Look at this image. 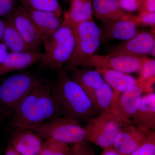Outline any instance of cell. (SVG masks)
Masks as SVG:
<instances>
[{"mask_svg":"<svg viewBox=\"0 0 155 155\" xmlns=\"http://www.w3.org/2000/svg\"><path fill=\"white\" fill-rule=\"evenodd\" d=\"M58 116L61 115L51 84L38 79L29 94L9 116V123L16 128L30 129Z\"/></svg>","mask_w":155,"mask_h":155,"instance_id":"cell-1","label":"cell"},{"mask_svg":"<svg viewBox=\"0 0 155 155\" xmlns=\"http://www.w3.org/2000/svg\"><path fill=\"white\" fill-rule=\"evenodd\" d=\"M51 87L61 116L79 123L95 116L88 95L66 71L59 70L56 83L51 84Z\"/></svg>","mask_w":155,"mask_h":155,"instance_id":"cell-2","label":"cell"},{"mask_svg":"<svg viewBox=\"0 0 155 155\" xmlns=\"http://www.w3.org/2000/svg\"><path fill=\"white\" fill-rule=\"evenodd\" d=\"M63 19L61 26L44 42V51L39 62L42 69L61 70L73 54L75 45V25L68 19Z\"/></svg>","mask_w":155,"mask_h":155,"instance_id":"cell-3","label":"cell"},{"mask_svg":"<svg viewBox=\"0 0 155 155\" xmlns=\"http://www.w3.org/2000/svg\"><path fill=\"white\" fill-rule=\"evenodd\" d=\"M75 50L64 69L67 72L81 66L94 55L105 39L94 19L75 25Z\"/></svg>","mask_w":155,"mask_h":155,"instance_id":"cell-4","label":"cell"},{"mask_svg":"<svg viewBox=\"0 0 155 155\" xmlns=\"http://www.w3.org/2000/svg\"><path fill=\"white\" fill-rule=\"evenodd\" d=\"M30 73L15 74L7 78L0 87V104L5 116L9 117L17 110L38 80Z\"/></svg>","mask_w":155,"mask_h":155,"instance_id":"cell-5","label":"cell"},{"mask_svg":"<svg viewBox=\"0 0 155 155\" xmlns=\"http://www.w3.org/2000/svg\"><path fill=\"white\" fill-rule=\"evenodd\" d=\"M30 129L45 140L52 139L67 144H75L86 139L84 127L80 123L63 116L53 118Z\"/></svg>","mask_w":155,"mask_h":155,"instance_id":"cell-6","label":"cell"},{"mask_svg":"<svg viewBox=\"0 0 155 155\" xmlns=\"http://www.w3.org/2000/svg\"><path fill=\"white\" fill-rule=\"evenodd\" d=\"M130 125L107 114L90 119L84 127L86 139L103 149L113 147L114 140L122 127Z\"/></svg>","mask_w":155,"mask_h":155,"instance_id":"cell-7","label":"cell"},{"mask_svg":"<svg viewBox=\"0 0 155 155\" xmlns=\"http://www.w3.org/2000/svg\"><path fill=\"white\" fill-rule=\"evenodd\" d=\"M147 58L113 54L107 55H93L84 61L81 66L106 68L129 74L140 72Z\"/></svg>","mask_w":155,"mask_h":155,"instance_id":"cell-8","label":"cell"},{"mask_svg":"<svg viewBox=\"0 0 155 155\" xmlns=\"http://www.w3.org/2000/svg\"><path fill=\"white\" fill-rule=\"evenodd\" d=\"M155 47V31L139 32L132 38L113 47L110 54L133 57H146Z\"/></svg>","mask_w":155,"mask_h":155,"instance_id":"cell-9","label":"cell"},{"mask_svg":"<svg viewBox=\"0 0 155 155\" xmlns=\"http://www.w3.org/2000/svg\"><path fill=\"white\" fill-rule=\"evenodd\" d=\"M11 17L14 25L29 48L38 51L43 45L44 38L27 10L22 5L18 6Z\"/></svg>","mask_w":155,"mask_h":155,"instance_id":"cell-10","label":"cell"},{"mask_svg":"<svg viewBox=\"0 0 155 155\" xmlns=\"http://www.w3.org/2000/svg\"><path fill=\"white\" fill-rule=\"evenodd\" d=\"M93 14L103 22L126 20L141 25L138 16L125 12L121 8L119 0H92Z\"/></svg>","mask_w":155,"mask_h":155,"instance_id":"cell-11","label":"cell"},{"mask_svg":"<svg viewBox=\"0 0 155 155\" xmlns=\"http://www.w3.org/2000/svg\"><path fill=\"white\" fill-rule=\"evenodd\" d=\"M152 132L140 130L132 124L126 125L117 134L113 147L123 155H129L146 140Z\"/></svg>","mask_w":155,"mask_h":155,"instance_id":"cell-12","label":"cell"},{"mask_svg":"<svg viewBox=\"0 0 155 155\" xmlns=\"http://www.w3.org/2000/svg\"><path fill=\"white\" fill-rule=\"evenodd\" d=\"M42 143L41 139L33 130L28 128H16L10 144L22 155H37Z\"/></svg>","mask_w":155,"mask_h":155,"instance_id":"cell-13","label":"cell"},{"mask_svg":"<svg viewBox=\"0 0 155 155\" xmlns=\"http://www.w3.org/2000/svg\"><path fill=\"white\" fill-rule=\"evenodd\" d=\"M131 124L140 130L154 131L155 129V93L147 94L142 97L140 104L132 118Z\"/></svg>","mask_w":155,"mask_h":155,"instance_id":"cell-14","label":"cell"},{"mask_svg":"<svg viewBox=\"0 0 155 155\" xmlns=\"http://www.w3.org/2000/svg\"><path fill=\"white\" fill-rule=\"evenodd\" d=\"M143 93L142 90L137 84L130 87L113 103L114 109L124 119L130 121L138 109Z\"/></svg>","mask_w":155,"mask_h":155,"instance_id":"cell-15","label":"cell"},{"mask_svg":"<svg viewBox=\"0 0 155 155\" xmlns=\"http://www.w3.org/2000/svg\"><path fill=\"white\" fill-rule=\"evenodd\" d=\"M42 54L38 51L10 52L0 65V75L26 69L39 62Z\"/></svg>","mask_w":155,"mask_h":155,"instance_id":"cell-16","label":"cell"},{"mask_svg":"<svg viewBox=\"0 0 155 155\" xmlns=\"http://www.w3.org/2000/svg\"><path fill=\"white\" fill-rule=\"evenodd\" d=\"M88 96L95 112L97 111L100 114H109L128 124H131L130 121L122 118L114 109L113 104L114 91L111 87L106 82L100 88L89 94Z\"/></svg>","mask_w":155,"mask_h":155,"instance_id":"cell-17","label":"cell"},{"mask_svg":"<svg viewBox=\"0 0 155 155\" xmlns=\"http://www.w3.org/2000/svg\"><path fill=\"white\" fill-rule=\"evenodd\" d=\"M102 76L105 82L113 89V101H117L123 92L137 84V79L127 73L103 68H95Z\"/></svg>","mask_w":155,"mask_h":155,"instance_id":"cell-18","label":"cell"},{"mask_svg":"<svg viewBox=\"0 0 155 155\" xmlns=\"http://www.w3.org/2000/svg\"><path fill=\"white\" fill-rule=\"evenodd\" d=\"M26 10L44 41L51 36L63 23L64 19L61 15L54 12Z\"/></svg>","mask_w":155,"mask_h":155,"instance_id":"cell-19","label":"cell"},{"mask_svg":"<svg viewBox=\"0 0 155 155\" xmlns=\"http://www.w3.org/2000/svg\"><path fill=\"white\" fill-rule=\"evenodd\" d=\"M138 25L126 20L103 22L102 31L105 39L122 41L132 38L138 33Z\"/></svg>","mask_w":155,"mask_h":155,"instance_id":"cell-20","label":"cell"},{"mask_svg":"<svg viewBox=\"0 0 155 155\" xmlns=\"http://www.w3.org/2000/svg\"><path fill=\"white\" fill-rule=\"evenodd\" d=\"M70 76L86 93L87 95L100 88L105 83L104 80L99 72L95 70L75 68L72 69Z\"/></svg>","mask_w":155,"mask_h":155,"instance_id":"cell-21","label":"cell"},{"mask_svg":"<svg viewBox=\"0 0 155 155\" xmlns=\"http://www.w3.org/2000/svg\"><path fill=\"white\" fill-rule=\"evenodd\" d=\"M71 5L64 18L75 25L94 19L92 0H71Z\"/></svg>","mask_w":155,"mask_h":155,"instance_id":"cell-22","label":"cell"},{"mask_svg":"<svg viewBox=\"0 0 155 155\" xmlns=\"http://www.w3.org/2000/svg\"><path fill=\"white\" fill-rule=\"evenodd\" d=\"M2 41L11 52L32 51L25 43L17 30L11 15L6 21L5 30Z\"/></svg>","mask_w":155,"mask_h":155,"instance_id":"cell-23","label":"cell"},{"mask_svg":"<svg viewBox=\"0 0 155 155\" xmlns=\"http://www.w3.org/2000/svg\"><path fill=\"white\" fill-rule=\"evenodd\" d=\"M137 79V84L140 87L143 92L148 94L153 92V85L155 81V61L153 58L145 59Z\"/></svg>","mask_w":155,"mask_h":155,"instance_id":"cell-24","label":"cell"},{"mask_svg":"<svg viewBox=\"0 0 155 155\" xmlns=\"http://www.w3.org/2000/svg\"><path fill=\"white\" fill-rule=\"evenodd\" d=\"M27 10L50 11L61 15L62 9L59 0H18Z\"/></svg>","mask_w":155,"mask_h":155,"instance_id":"cell-25","label":"cell"},{"mask_svg":"<svg viewBox=\"0 0 155 155\" xmlns=\"http://www.w3.org/2000/svg\"><path fill=\"white\" fill-rule=\"evenodd\" d=\"M68 144L52 139L45 140L37 155H70Z\"/></svg>","mask_w":155,"mask_h":155,"instance_id":"cell-26","label":"cell"},{"mask_svg":"<svg viewBox=\"0 0 155 155\" xmlns=\"http://www.w3.org/2000/svg\"><path fill=\"white\" fill-rule=\"evenodd\" d=\"M129 155H155V131H152L146 140Z\"/></svg>","mask_w":155,"mask_h":155,"instance_id":"cell-27","label":"cell"},{"mask_svg":"<svg viewBox=\"0 0 155 155\" xmlns=\"http://www.w3.org/2000/svg\"><path fill=\"white\" fill-rule=\"evenodd\" d=\"M18 0H0V17L8 19L17 8Z\"/></svg>","mask_w":155,"mask_h":155,"instance_id":"cell-28","label":"cell"},{"mask_svg":"<svg viewBox=\"0 0 155 155\" xmlns=\"http://www.w3.org/2000/svg\"><path fill=\"white\" fill-rule=\"evenodd\" d=\"M70 155H95L94 149L84 141L75 143L70 148Z\"/></svg>","mask_w":155,"mask_h":155,"instance_id":"cell-29","label":"cell"},{"mask_svg":"<svg viewBox=\"0 0 155 155\" xmlns=\"http://www.w3.org/2000/svg\"><path fill=\"white\" fill-rule=\"evenodd\" d=\"M121 8L127 13L140 11L142 9V0H119Z\"/></svg>","mask_w":155,"mask_h":155,"instance_id":"cell-30","label":"cell"},{"mask_svg":"<svg viewBox=\"0 0 155 155\" xmlns=\"http://www.w3.org/2000/svg\"><path fill=\"white\" fill-rule=\"evenodd\" d=\"M141 25H149L154 28L155 25V12L150 13L144 10L139 11L138 15Z\"/></svg>","mask_w":155,"mask_h":155,"instance_id":"cell-31","label":"cell"},{"mask_svg":"<svg viewBox=\"0 0 155 155\" xmlns=\"http://www.w3.org/2000/svg\"><path fill=\"white\" fill-rule=\"evenodd\" d=\"M141 10L150 13L155 12V0H142Z\"/></svg>","mask_w":155,"mask_h":155,"instance_id":"cell-32","label":"cell"},{"mask_svg":"<svg viewBox=\"0 0 155 155\" xmlns=\"http://www.w3.org/2000/svg\"><path fill=\"white\" fill-rule=\"evenodd\" d=\"M8 49L3 43H0V65L5 61L8 54Z\"/></svg>","mask_w":155,"mask_h":155,"instance_id":"cell-33","label":"cell"},{"mask_svg":"<svg viewBox=\"0 0 155 155\" xmlns=\"http://www.w3.org/2000/svg\"><path fill=\"white\" fill-rule=\"evenodd\" d=\"M101 155H123L117 151L114 147L108 148L103 149Z\"/></svg>","mask_w":155,"mask_h":155,"instance_id":"cell-34","label":"cell"},{"mask_svg":"<svg viewBox=\"0 0 155 155\" xmlns=\"http://www.w3.org/2000/svg\"><path fill=\"white\" fill-rule=\"evenodd\" d=\"M5 155H22L14 149L11 144H9L6 149Z\"/></svg>","mask_w":155,"mask_h":155,"instance_id":"cell-35","label":"cell"},{"mask_svg":"<svg viewBox=\"0 0 155 155\" xmlns=\"http://www.w3.org/2000/svg\"><path fill=\"white\" fill-rule=\"evenodd\" d=\"M5 27L6 22L0 19V41H2V40L5 30Z\"/></svg>","mask_w":155,"mask_h":155,"instance_id":"cell-36","label":"cell"},{"mask_svg":"<svg viewBox=\"0 0 155 155\" xmlns=\"http://www.w3.org/2000/svg\"><path fill=\"white\" fill-rule=\"evenodd\" d=\"M70 1H71V0H70Z\"/></svg>","mask_w":155,"mask_h":155,"instance_id":"cell-37","label":"cell"}]
</instances>
